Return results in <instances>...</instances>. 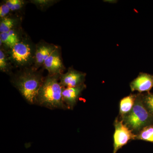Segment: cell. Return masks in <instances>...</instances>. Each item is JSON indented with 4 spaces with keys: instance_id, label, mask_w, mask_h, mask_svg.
Here are the masks:
<instances>
[{
    "instance_id": "14",
    "label": "cell",
    "mask_w": 153,
    "mask_h": 153,
    "mask_svg": "<svg viewBox=\"0 0 153 153\" xmlns=\"http://www.w3.org/2000/svg\"><path fill=\"white\" fill-rule=\"evenodd\" d=\"M142 98L145 107L153 115V93L149 92L142 94Z\"/></svg>"
},
{
    "instance_id": "8",
    "label": "cell",
    "mask_w": 153,
    "mask_h": 153,
    "mask_svg": "<svg viewBox=\"0 0 153 153\" xmlns=\"http://www.w3.org/2000/svg\"><path fill=\"white\" fill-rule=\"evenodd\" d=\"M130 87L132 91H138L140 93L149 92L153 88V75L140 73L135 79L131 81Z\"/></svg>"
},
{
    "instance_id": "16",
    "label": "cell",
    "mask_w": 153,
    "mask_h": 153,
    "mask_svg": "<svg viewBox=\"0 0 153 153\" xmlns=\"http://www.w3.org/2000/svg\"><path fill=\"white\" fill-rule=\"evenodd\" d=\"M0 69L1 71L4 72L8 71L7 57L1 49L0 51Z\"/></svg>"
},
{
    "instance_id": "2",
    "label": "cell",
    "mask_w": 153,
    "mask_h": 153,
    "mask_svg": "<svg viewBox=\"0 0 153 153\" xmlns=\"http://www.w3.org/2000/svg\"><path fill=\"white\" fill-rule=\"evenodd\" d=\"M44 80L42 74L36 70L22 71L12 79L15 87L31 104H35L38 91Z\"/></svg>"
},
{
    "instance_id": "5",
    "label": "cell",
    "mask_w": 153,
    "mask_h": 153,
    "mask_svg": "<svg viewBox=\"0 0 153 153\" xmlns=\"http://www.w3.org/2000/svg\"><path fill=\"white\" fill-rule=\"evenodd\" d=\"M11 49V57L15 63L23 66L30 62L32 58V51L28 44L19 42Z\"/></svg>"
},
{
    "instance_id": "13",
    "label": "cell",
    "mask_w": 153,
    "mask_h": 153,
    "mask_svg": "<svg viewBox=\"0 0 153 153\" xmlns=\"http://www.w3.org/2000/svg\"><path fill=\"white\" fill-rule=\"evenodd\" d=\"M135 140L153 143V125L147 126L136 135Z\"/></svg>"
},
{
    "instance_id": "18",
    "label": "cell",
    "mask_w": 153,
    "mask_h": 153,
    "mask_svg": "<svg viewBox=\"0 0 153 153\" xmlns=\"http://www.w3.org/2000/svg\"><path fill=\"white\" fill-rule=\"evenodd\" d=\"M32 2L34 4H36L38 5L41 7H47L50 5L53 2V1H48V0H36L33 1Z\"/></svg>"
},
{
    "instance_id": "4",
    "label": "cell",
    "mask_w": 153,
    "mask_h": 153,
    "mask_svg": "<svg viewBox=\"0 0 153 153\" xmlns=\"http://www.w3.org/2000/svg\"><path fill=\"white\" fill-rule=\"evenodd\" d=\"M115 131L113 136L114 150L116 153L120 149L131 140H134L136 135L123 123V121L117 117L114 122Z\"/></svg>"
},
{
    "instance_id": "1",
    "label": "cell",
    "mask_w": 153,
    "mask_h": 153,
    "mask_svg": "<svg viewBox=\"0 0 153 153\" xmlns=\"http://www.w3.org/2000/svg\"><path fill=\"white\" fill-rule=\"evenodd\" d=\"M60 75H49L44 79L35 104L49 109H68L63 102V87L58 82Z\"/></svg>"
},
{
    "instance_id": "12",
    "label": "cell",
    "mask_w": 153,
    "mask_h": 153,
    "mask_svg": "<svg viewBox=\"0 0 153 153\" xmlns=\"http://www.w3.org/2000/svg\"><path fill=\"white\" fill-rule=\"evenodd\" d=\"M0 40L6 46L12 48L19 43V39L17 34L13 30L7 33H1Z\"/></svg>"
},
{
    "instance_id": "3",
    "label": "cell",
    "mask_w": 153,
    "mask_h": 153,
    "mask_svg": "<svg viewBox=\"0 0 153 153\" xmlns=\"http://www.w3.org/2000/svg\"><path fill=\"white\" fill-rule=\"evenodd\" d=\"M120 119L135 135L146 127L153 125V115L144 105L142 94H137L131 111Z\"/></svg>"
},
{
    "instance_id": "15",
    "label": "cell",
    "mask_w": 153,
    "mask_h": 153,
    "mask_svg": "<svg viewBox=\"0 0 153 153\" xmlns=\"http://www.w3.org/2000/svg\"><path fill=\"white\" fill-rule=\"evenodd\" d=\"M15 22L13 19L9 18H3L0 23V32L5 33L12 30Z\"/></svg>"
},
{
    "instance_id": "9",
    "label": "cell",
    "mask_w": 153,
    "mask_h": 153,
    "mask_svg": "<svg viewBox=\"0 0 153 153\" xmlns=\"http://www.w3.org/2000/svg\"><path fill=\"white\" fill-rule=\"evenodd\" d=\"M43 65L49 72V75H60L64 70L60 53L57 49L49 55Z\"/></svg>"
},
{
    "instance_id": "10",
    "label": "cell",
    "mask_w": 153,
    "mask_h": 153,
    "mask_svg": "<svg viewBox=\"0 0 153 153\" xmlns=\"http://www.w3.org/2000/svg\"><path fill=\"white\" fill-rule=\"evenodd\" d=\"M56 49L53 45L43 44L38 46L36 51L35 70L43 65L44 61Z\"/></svg>"
},
{
    "instance_id": "17",
    "label": "cell",
    "mask_w": 153,
    "mask_h": 153,
    "mask_svg": "<svg viewBox=\"0 0 153 153\" xmlns=\"http://www.w3.org/2000/svg\"><path fill=\"white\" fill-rule=\"evenodd\" d=\"M11 11L9 7L5 3L1 5L0 7V17L2 19L5 18V16Z\"/></svg>"
},
{
    "instance_id": "7",
    "label": "cell",
    "mask_w": 153,
    "mask_h": 153,
    "mask_svg": "<svg viewBox=\"0 0 153 153\" xmlns=\"http://www.w3.org/2000/svg\"><path fill=\"white\" fill-rule=\"evenodd\" d=\"M86 87V85L83 84L76 87L63 88L62 98L68 109H73L82 91Z\"/></svg>"
},
{
    "instance_id": "6",
    "label": "cell",
    "mask_w": 153,
    "mask_h": 153,
    "mask_svg": "<svg viewBox=\"0 0 153 153\" xmlns=\"http://www.w3.org/2000/svg\"><path fill=\"white\" fill-rule=\"evenodd\" d=\"M86 74L69 68L68 71L60 74V83L63 88L74 87L84 84Z\"/></svg>"
},
{
    "instance_id": "11",
    "label": "cell",
    "mask_w": 153,
    "mask_h": 153,
    "mask_svg": "<svg viewBox=\"0 0 153 153\" xmlns=\"http://www.w3.org/2000/svg\"><path fill=\"white\" fill-rule=\"evenodd\" d=\"M137 94H131L121 100L120 102L119 115L121 119L131 111L134 105Z\"/></svg>"
},
{
    "instance_id": "19",
    "label": "cell",
    "mask_w": 153,
    "mask_h": 153,
    "mask_svg": "<svg viewBox=\"0 0 153 153\" xmlns=\"http://www.w3.org/2000/svg\"><path fill=\"white\" fill-rule=\"evenodd\" d=\"M24 2L22 0H17L16 2L11 9V11H16L19 10L24 5Z\"/></svg>"
}]
</instances>
